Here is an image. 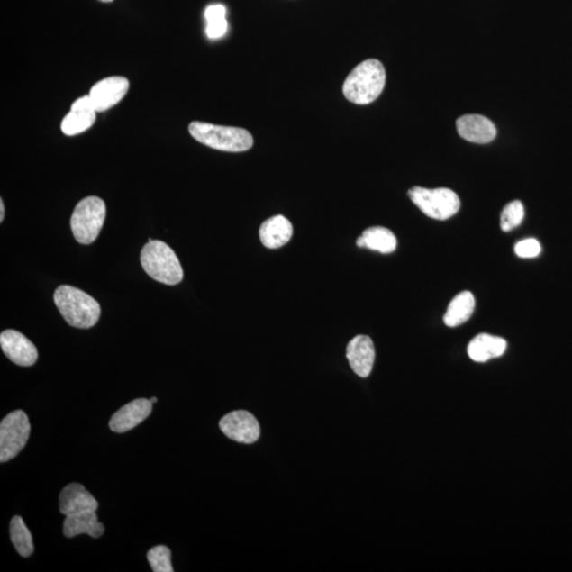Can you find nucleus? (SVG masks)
I'll return each instance as SVG.
<instances>
[{
  "mask_svg": "<svg viewBox=\"0 0 572 572\" xmlns=\"http://www.w3.org/2000/svg\"><path fill=\"white\" fill-rule=\"evenodd\" d=\"M130 82L124 77H110L95 83L89 98L97 113H104L117 105L128 94Z\"/></svg>",
  "mask_w": 572,
  "mask_h": 572,
  "instance_id": "nucleus-9",
  "label": "nucleus"
},
{
  "mask_svg": "<svg viewBox=\"0 0 572 572\" xmlns=\"http://www.w3.org/2000/svg\"><path fill=\"white\" fill-rule=\"evenodd\" d=\"M220 429L232 440L251 444L260 438V424L250 413L232 412L220 421Z\"/></svg>",
  "mask_w": 572,
  "mask_h": 572,
  "instance_id": "nucleus-8",
  "label": "nucleus"
},
{
  "mask_svg": "<svg viewBox=\"0 0 572 572\" xmlns=\"http://www.w3.org/2000/svg\"><path fill=\"white\" fill-rule=\"evenodd\" d=\"M228 23L226 18L224 20L213 21L207 23L206 33L209 39H220L227 32Z\"/></svg>",
  "mask_w": 572,
  "mask_h": 572,
  "instance_id": "nucleus-25",
  "label": "nucleus"
},
{
  "mask_svg": "<svg viewBox=\"0 0 572 572\" xmlns=\"http://www.w3.org/2000/svg\"><path fill=\"white\" fill-rule=\"evenodd\" d=\"M507 350V341L502 337L489 334H479L469 342L468 347V357L477 363L501 358Z\"/></svg>",
  "mask_w": 572,
  "mask_h": 572,
  "instance_id": "nucleus-18",
  "label": "nucleus"
},
{
  "mask_svg": "<svg viewBox=\"0 0 572 572\" xmlns=\"http://www.w3.org/2000/svg\"><path fill=\"white\" fill-rule=\"evenodd\" d=\"M514 250L520 258H535L540 254L541 246L538 240L530 238L517 243Z\"/></svg>",
  "mask_w": 572,
  "mask_h": 572,
  "instance_id": "nucleus-24",
  "label": "nucleus"
},
{
  "mask_svg": "<svg viewBox=\"0 0 572 572\" xmlns=\"http://www.w3.org/2000/svg\"><path fill=\"white\" fill-rule=\"evenodd\" d=\"M99 504L80 484H70L59 494V511L65 516L97 511Z\"/></svg>",
  "mask_w": 572,
  "mask_h": 572,
  "instance_id": "nucleus-15",
  "label": "nucleus"
},
{
  "mask_svg": "<svg viewBox=\"0 0 572 572\" xmlns=\"http://www.w3.org/2000/svg\"><path fill=\"white\" fill-rule=\"evenodd\" d=\"M97 118V111L89 95L77 98L71 104L70 112L66 114L61 123V130L66 136H76L92 128Z\"/></svg>",
  "mask_w": 572,
  "mask_h": 572,
  "instance_id": "nucleus-11",
  "label": "nucleus"
},
{
  "mask_svg": "<svg viewBox=\"0 0 572 572\" xmlns=\"http://www.w3.org/2000/svg\"><path fill=\"white\" fill-rule=\"evenodd\" d=\"M105 528L99 522L97 511H87L83 513L66 516L63 532L66 538H75L86 533L89 537L98 539L104 535Z\"/></svg>",
  "mask_w": 572,
  "mask_h": 572,
  "instance_id": "nucleus-17",
  "label": "nucleus"
},
{
  "mask_svg": "<svg viewBox=\"0 0 572 572\" xmlns=\"http://www.w3.org/2000/svg\"><path fill=\"white\" fill-rule=\"evenodd\" d=\"M32 425L28 415L23 411H15L5 415L0 423V461L14 459L29 440Z\"/></svg>",
  "mask_w": 572,
  "mask_h": 572,
  "instance_id": "nucleus-7",
  "label": "nucleus"
},
{
  "mask_svg": "<svg viewBox=\"0 0 572 572\" xmlns=\"http://www.w3.org/2000/svg\"><path fill=\"white\" fill-rule=\"evenodd\" d=\"M293 232L292 222L283 215H276L263 222L259 234L265 247L277 250L290 242Z\"/></svg>",
  "mask_w": 572,
  "mask_h": 572,
  "instance_id": "nucleus-16",
  "label": "nucleus"
},
{
  "mask_svg": "<svg viewBox=\"0 0 572 572\" xmlns=\"http://www.w3.org/2000/svg\"><path fill=\"white\" fill-rule=\"evenodd\" d=\"M385 83L386 71L383 64L375 59H367L350 72L343 83L342 92L354 104H370L381 95Z\"/></svg>",
  "mask_w": 572,
  "mask_h": 572,
  "instance_id": "nucleus-1",
  "label": "nucleus"
},
{
  "mask_svg": "<svg viewBox=\"0 0 572 572\" xmlns=\"http://www.w3.org/2000/svg\"><path fill=\"white\" fill-rule=\"evenodd\" d=\"M226 8L222 5H209L204 12V17H206V21L213 22L219 20H224L226 18Z\"/></svg>",
  "mask_w": 572,
  "mask_h": 572,
  "instance_id": "nucleus-26",
  "label": "nucleus"
},
{
  "mask_svg": "<svg viewBox=\"0 0 572 572\" xmlns=\"http://www.w3.org/2000/svg\"><path fill=\"white\" fill-rule=\"evenodd\" d=\"M150 401L154 404V403L158 402V399H156V397H150Z\"/></svg>",
  "mask_w": 572,
  "mask_h": 572,
  "instance_id": "nucleus-28",
  "label": "nucleus"
},
{
  "mask_svg": "<svg viewBox=\"0 0 572 572\" xmlns=\"http://www.w3.org/2000/svg\"><path fill=\"white\" fill-rule=\"evenodd\" d=\"M357 244L361 249H368L391 254L396 250L397 241L393 232L385 227H370L358 239Z\"/></svg>",
  "mask_w": 572,
  "mask_h": 572,
  "instance_id": "nucleus-19",
  "label": "nucleus"
},
{
  "mask_svg": "<svg viewBox=\"0 0 572 572\" xmlns=\"http://www.w3.org/2000/svg\"><path fill=\"white\" fill-rule=\"evenodd\" d=\"M475 310V297L471 292H462L450 301L444 315V323L449 328H456L467 322Z\"/></svg>",
  "mask_w": 572,
  "mask_h": 572,
  "instance_id": "nucleus-20",
  "label": "nucleus"
},
{
  "mask_svg": "<svg viewBox=\"0 0 572 572\" xmlns=\"http://www.w3.org/2000/svg\"><path fill=\"white\" fill-rule=\"evenodd\" d=\"M148 561L154 572H173L171 551L166 546H156L148 552Z\"/></svg>",
  "mask_w": 572,
  "mask_h": 572,
  "instance_id": "nucleus-23",
  "label": "nucleus"
},
{
  "mask_svg": "<svg viewBox=\"0 0 572 572\" xmlns=\"http://www.w3.org/2000/svg\"><path fill=\"white\" fill-rule=\"evenodd\" d=\"M189 132L198 142L222 152H246L254 146L250 132L234 126L194 122L189 125Z\"/></svg>",
  "mask_w": 572,
  "mask_h": 572,
  "instance_id": "nucleus-3",
  "label": "nucleus"
},
{
  "mask_svg": "<svg viewBox=\"0 0 572 572\" xmlns=\"http://www.w3.org/2000/svg\"><path fill=\"white\" fill-rule=\"evenodd\" d=\"M459 135L469 142L485 144L495 140L496 126L481 114H465L456 123Z\"/></svg>",
  "mask_w": 572,
  "mask_h": 572,
  "instance_id": "nucleus-14",
  "label": "nucleus"
},
{
  "mask_svg": "<svg viewBox=\"0 0 572 572\" xmlns=\"http://www.w3.org/2000/svg\"><path fill=\"white\" fill-rule=\"evenodd\" d=\"M53 299L59 313L71 327L89 329L99 322L101 308L98 301L79 288L59 286L54 292Z\"/></svg>",
  "mask_w": 572,
  "mask_h": 572,
  "instance_id": "nucleus-2",
  "label": "nucleus"
},
{
  "mask_svg": "<svg viewBox=\"0 0 572 572\" xmlns=\"http://www.w3.org/2000/svg\"><path fill=\"white\" fill-rule=\"evenodd\" d=\"M0 346L5 357L18 366H32L39 359L38 350L33 343L15 330L4 331L0 335Z\"/></svg>",
  "mask_w": 572,
  "mask_h": 572,
  "instance_id": "nucleus-10",
  "label": "nucleus"
},
{
  "mask_svg": "<svg viewBox=\"0 0 572 572\" xmlns=\"http://www.w3.org/2000/svg\"><path fill=\"white\" fill-rule=\"evenodd\" d=\"M153 404L150 399H137L120 408L110 421V429L123 433L135 429L152 413Z\"/></svg>",
  "mask_w": 572,
  "mask_h": 572,
  "instance_id": "nucleus-13",
  "label": "nucleus"
},
{
  "mask_svg": "<svg viewBox=\"0 0 572 572\" xmlns=\"http://www.w3.org/2000/svg\"><path fill=\"white\" fill-rule=\"evenodd\" d=\"M106 218V204L98 196H88L77 204L70 226L77 242L92 244L97 240Z\"/></svg>",
  "mask_w": 572,
  "mask_h": 572,
  "instance_id": "nucleus-5",
  "label": "nucleus"
},
{
  "mask_svg": "<svg viewBox=\"0 0 572 572\" xmlns=\"http://www.w3.org/2000/svg\"><path fill=\"white\" fill-rule=\"evenodd\" d=\"M408 195L421 212L433 220H449L460 209L459 196L448 188L413 186L408 191Z\"/></svg>",
  "mask_w": 572,
  "mask_h": 572,
  "instance_id": "nucleus-6",
  "label": "nucleus"
},
{
  "mask_svg": "<svg viewBox=\"0 0 572 572\" xmlns=\"http://www.w3.org/2000/svg\"><path fill=\"white\" fill-rule=\"evenodd\" d=\"M347 359L360 377H368L375 364L376 349L369 336L359 335L348 343Z\"/></svg>",
  "mask_w": 572,
  "mask_h": 572,
  "instance_id": "nucleus-12",
  "label": "nucleus"
},
{
  "mask_svg": "<svg viewBox=\"0 0 572 572\" xmlns=\"http://www.w3.org/2000/svg\"><path fill=\"white\" fill-rule=\"evenodd\" d=\"M10 537L15 549L23 558H28L34 551L32 534L21 516H14L10 523Z\"/></svg>",
  "mask_w": 572,
  "mask_h": 572,
  "instance_id": "nucleus-21",
  "label": "nucleus"
},
{
  "mask_svg": "<svg viewBox=\"0 0 572 572\" xmlns=\"http://www.w3.org/2000/svg\"><path fill=\"white\" fill-rule=\"evenodd\" d=\"M525 218V207L521 201H513L503 210L501 216V227L504 232L513 231L519 227Z\"/></svg>",
  "mask_w": 572,
  "mask_h": 572,
  "instance_id": "nucleus-22",
  "label": "nucleus"
},
{
  "mask_svg": "<svg viewBox=\"0 0 572 572\" xmlns=\"http://www.w3.org/2000/svg\"><path fill=\"white\" fill-rule=\"evenodd\" d=\"M141 261L150 278L167 286H177L184 278L179 259L170 246L162 241L149 240L143 246Z\"/></svg>",
  "mask_w": 572,
  "mask_h": 572,
  "instance_id": "nucleus-4",
  "label": "nucleus"
},
{
  "mask_svg": "<svg viewBox=\"0 0 572 572\" xmlns=\"http://www.w3.org/2000/svg\"><path fill=\"white\" fill-rule=\"evenodd\" d=\"M5 219V204L4 201L0 200V222H4Z\"/></svg>",
  "mask_w": 572,
  "mask_h": 572,
  "instance_id": "nucleus-27",
  "label": "nucleus"
},
{
  "mask_svg": "<svg viewBox=\"0 0 572 572\" xmlns=\"http://www.w3.org/2000/svg\"><path fill=\"white\" fill-rule=\"evenodd\" d=\"M100 2L108 4L113 2V0H100Z\"/></svg>",
  "mask_w": 572,
  "mask_h": 572,
  "instance_id": "nucleus-29",
  "label": "nucleus"
}]
</instances>
